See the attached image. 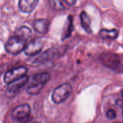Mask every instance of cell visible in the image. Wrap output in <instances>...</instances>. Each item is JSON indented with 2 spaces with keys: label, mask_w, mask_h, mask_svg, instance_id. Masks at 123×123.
<instances>
[{
  "label": "cell",
  "mask_w": 123,
  "mask_h": 123,
  "mask_svg": "<svg viewBox=\"0 0 123 123\" xmlns=\"http://www.w3.org/2000/svg\"><path fill=\"white\" fill-rule=\"evenodd\" d=\"M39 0H19V8L24 13L33 12L38 4Z\"/></svg>",
  "instance_id": "9"
},
{
  "label": "cell",
  "mask_w": 123,
  "mask_h": 123,
  "mask_svg": "<svg viewBox=\"0 0 123 123\" xmlns=\"http://www.w3.org/2000/svg\"><path fill=\"white\" fill-rule=\"evenodd\" d=\"M102 63L106 67L118 72L123 71V60L121 56L111 52L103 53L99 57Z\"/></svg>",
  "instance_id": "2"
},
{
  "label": "cell",
  "mask_w": 123,
  "mask_h": 123,
  "mask_svg": "<svg viewBox=\"0 0 123 123\" xmlns=\"http://www.w3.org/2000/svg\"><path fill=\"white\" fill-rule=\"evenodd\" d=\"M106 117L110 119V120H114L116 118L117 115L116 112L113 109H109L108 111L106 113Z\"/></svg>",
  "instance_id": "17"
},
{
  "label": "cell",
  "mask_w": 123,
  "mask_h": 123,
  "mask_svg": "<svg viewBox=\"0 0 123 123\" xmlns=\"http://www.w3.org/2000/svg\"><path fill=\"white\" fill-rule=\"evenodd\" d=\"M27 72V68L24 66L16 67L6 72L4 77V81L6 84H10L12 82L26 75Z\"/></svg>",
  "instance_id": "7"
},
{
  "label": "cell",
  "mask_w": 123,
  "mask_h": 123,
  "mask_svg": "<svg viewBox=\"0 0 123 123\" xmlns=\"http://www.w3.org/2000/svg\"><path fill=\"white\" fill-rule=\"evenodd\" d=\"M43 48V42L42 38H36L26 44L24 50L26 55L32 56L39 54Z\"/></svg>",
  "instance_id": "6"
},
{
  "label": "cell",
  "mask_w": 123,
  "mask_h": 123,
  "mask_svg": "<svg viewBox=\"0 0 123 123\" xmlns=\"http://www.w3.org/2000/svg\"><path fill=\"white\" fill-rule=\"evenodd\" d=\"M50 74L42 72L34 74L27 88L28 93L30 95H37L43 89L44 85L50 79Z\"/></svg>",
  "instance_id": "1"
},
{
  "label": "cell",
  "mask_w": 123,
  "mask_h": 123,
  "mask_svg": "<svg viewBox=\"0 0 123 123\" xmlns=\"http://www.w3.org/2000/svg\"><path fill=\"white\" fill-rule=\"evenodd\" d=\"M80 22H81V25L82 26L83 28L88 34L92 33V29H91V21H90V17L88 16L87 13L85 11H83L80 13Z\"/></svg>",
  "instance_id": "13"
},
{
  "label": "cell",
  "mask_w": 123,
  "mask_h": 123,
  "mask_svg": "<svg viewBox=\"0 0 123 123\" xmlns=\"http://www.w3.org/2000/svg\"><path fill=\"white\" fill-rule=\"evenodd\" d=\"M49 5L52 9L56 11L64 10L65 7L61 1V0H48Z\"/></svg>",
  "instance_id": "16"
},
{
  "label": "cell",
  "mask_w": 123,
  "mask_h": 123,
  "mask_svg": "<svg viewBox=\"0 0 123 123\" xmlns=\"http://www.w3.org/2000/svg\"><path fill=\"white\" fill-rule=\"evenodd\" d=\"M54 52L55 51H54L52 49H49V50H48L47 51H45L35 60V62H43V61L54 57V56H55Z\"/></svg>",
  "instance_id": "15"
},
{
  "label": "cell",
  "mask_w": 123,
  "mask_h": 123,
  "mask_svg": "<svg viewBox=\"0 0 123 123\" xmlns=\"http://www.w3.org/2000/svg\"><path fill=\"white\" fill-rule=\"evenodd\" d=\"M14 35L26 42L31 37V35H32V32H31V29L29 28L28 27L22 26L17 29L16 31H15Z\"/></svg>",
  "instance_id": "12"
},
{
  "label": "cell",
  "mask_w": 123,
  "mask_h": 123,
  "mask_svg": "<svg viewBox=\"0 0 123 123\" xmlns=\"http://www.w3.org/2000/svg\"><path fill=\"white\" fill-rule=\"evenodd\" d=\"M29 77L25 75L8 84L6 91L7 96H10L11 97H12L15 95L27 83Z\"/></svg>",
  "instance_id": "8"
},
{
  "label": "cell",
  "mask_w": 123,
  "mask_h": 123,
  "mask_svg": "<svg viewBox=\"0 0 123 123\" xmlns=\"http://www.w3.org/2000/svg\"><path fill=\"white\" fill-rule=\"evenodd\" d=\"M38 123V122H34V123Z\"/></svg>",
  "instance_id": "19"
},
{
  "label": "cell",
  "mask_w": 123,
  "mask_h": 123,
  "mask_svg": "<svg viewBox=\"0 0 123 123\" xmlns=\"http://www.w3.org/2000/svg\"><path fill=\"white\" fill-rule=\"evenodd\" d=\"M68 6H73L76 2V0H62Z\"/></svg>",
  "instance_id": "18"
},
{
  "label": "cell",
  "mask_w": 123,
  "mask_h": 123,
  "mask_svg": "<svg viewBox=\"0 0 123 123\" xmlns=\"http://www.w3.org/2000/svg\"><path fill=\"white\" fill-rule=\"evenodd\" d=\"M73 30V17L72 16H69L68 18L67 23L65 25L64 28L63 33L62 35V39L65 40L68 38L72 34V32Z\"/></svg>",
  "instance_id": "14"
},
{
  "label": "cell",
  "mask_w": 123,
  "mask_h": 123,
  "mask_svg": "<svg viewBox=\"0 0 123 123\" xmlns=\"http://www.w3.org/2000/svg\"><path fill=\"white\" fill-rule=\"evenodd\" d=\"M31 114V108L28 104H22L13 109L11 116L13 120L19 122L25 121Z\"/></svg>",
  "instance_id": "5"
},
{
  "label": "cell",
  "mask_w": 123,
  "mask_h": 123,
  "mask_svg": "<svg viewBox=\"0 0 123 123\" xmlns=\"http://www.w3.org/2000/svg\"><path fill=\"white\" fill-rule=\"evenodd\" d=\"M72 92V86L68 83L61 84L54 89L52 94V100L55 104H60L66 101Z\"/></svg>",
  "instance_id": "3"
},
{
  "label": "cell",
  "mask_w": 123,
  "mask_h": 123,
  "mask_svg": "<svg viewBox=\"0 0 123 123\" xmlns=\"http://www.w3.org/2000/svg\"><path fill=\"white\" fill-rule=\"evenodd\" d=\"M99 36L102 39L113 40L116 39L118 36V31L117 29L109 30L103 29L100 31Z\"/></svg>",
  "instance_id": "11"
},
{
  "label": "cell",
  "mask_w": 123,
  "mask_h": 123,
  "mask_svg": "<svg viewBox=\"0 0 123 123\" xmlns=\"http://www.w3.org/2000/svg\"><path fill=\"white\" fill-rule=\"evenodd\" d=\"M50 22L45 19H36L34 21V29L37 32L42 34H46L49 30Z\"/></svg>",
  "instance_id": "10"
},
{
  "label": "cell",
  "mask_w": 123,
  "mask_h": 123,
  "mask_svg": "<svg viewBox=\"0 0 123 123\" xmlns=\"http://www.w3.org/2000/svg\"><path fill=\"white\" fill-rule=\"evenodd\" d=\"M26 44V41L14 35L8 40L5 49L8 54L16 55L24 50Z\"/></svg>",
  "instance_id": "4"
}]
</instances>
